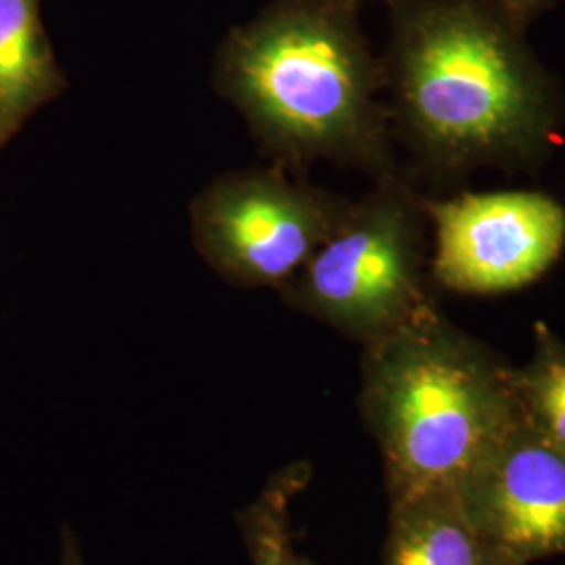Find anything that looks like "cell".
Instances as JSON below:
<instances>
[{
	"label": "cell",
	"instance_id": "obj_2",
	"mask_svg": "<svg viewBox=\"0 0 565 565\" xmlns=\"http://www.w3.org/2000/svg\"><path fill=\"white\" fill-rule=\"evenodd\" d=\"M384 61L390 124L440 168L527 160L555 103L518 21L486 0H398Z\"/></svg>",
	"mask_w": 565,
	"mask_h": 565
},
{
	"label": "cell",
	"instance_id": "obj_6",
	"mask_svg": "<svg viewBox=\"0 0 565 565\" xmlns=\"http://www.w3.org/2000/svg\"><path fill=\"white\" fill-rule=\"evenodd\" d=\"M431 275L446 289L494 296L541 279L565 247V207L541 191L465 193L424 202Z\"/></svg>",
	"mask_w": 565,
	"mask_h": 565
},
{
	"label": "cell",
	"instance_id": "obj_11",
	"mask_svg": "<svg viewBox=\"0 0 565 565\" xmlns=\"http://www.w3.org/2000/svg\"><path fill=\"white\" fill-rule=\"evenodd\" d=\"M515 387L525 422L565 452V343L548 324H534V350L515 369Z\"/></svg>",
	"mask_w": 565,
	"mask_h": 565
},
{
	"label": "cell",
	"instance_id": "obj_4",
	"mask_svg": "<svg viewBox=\"0 0 565 565\" xmlns=\"http://www.w3.org/2000/svg\"><path fill=\"white\" fill-rule=\"evenodd\" d=\"M424 202L396 174L350 202L327 242L282 287V300L369 343L422 312Z\"/></svg>",
	"mask_w": 565,
	"mask_h": 565
},
{
	"label": "cell",
	"instance_id": "obj_5",
	"mask_svg": "<svg viewBox=\"0 0 565 565\" xmlns=\"http://www.w3.org/2000/svg\"><path fill=\"white\" fill-rule=\"evenodd\" d=\"M289 170L279 163L231 170L193 198L191 239L224 281L281 291L342 221L350 200Z\"/></svg>",
	"mask_w": 565,
	"mask_h": 565
},
{
	"label": "cell",
	"instance_id": "obj_12",
	"mask_svg": "<svg viewBox=\"0 0 565 565\" xmlns=\"http://www.w3.org/2000/svg\"><path fill=\"white\" fill-rule=\"evenodd\" d=\"M494 7H499L501 11H505L509 18L518 21V23H524V21L539 15L541 11L548 9L555 0H486Z\"/></svg>",
	"mask_w": 565,
	"mask_h": 565
},
{
	"label": "cell",
	"instance_id": "obj_1",
	"mask_svg": "<svg viewBox=\"0 0 565 565\" xmlns=\"http://www.w3.org/2000/svg\"><path fill=\"white\" fill-rule=\"evenodd\" d=\"M359 0H275L224 39L212 81L273 163L335 162L394 174L384 61Z\"/></svg>",
	"mask_w": 565,
	"mask_h": 565
},
{
	"label": "cell",
	"instance_id": "obj_13",
	"mask_svg": "<svg viewBox=\"0 0 565 565\" xmlns=\"http://www.w3.org/2000/svg\"><path fill=\"white\" fill-rule=\"evenodd\" d=\"M63 565H82L78 553H76V551H72V548H67V551H65V559H63Z\"/></svg>",
	"mask_w": 565,
	"mask_h": 565
},
{
	"label": "cell",
	"instance_id": "obj_8",
	"mask_svg": "<svg viewBox=\"0 0 565 565\" xmlns=\"http://www.w3.org/2000/svg\"><path fill=\"white\" fill-rule=\"evenodd\" d=\"M385 565H522L469 522L455 488L392 501Z\"/></svg>",
	"mask_w": 565,
	"mask_h": 565
},
{
	"label": "cell",
	"instance_id": "obj_10",
	"mask_svg": "<svg viewBox=\"0 0 565 565\" xmlns=\"http://www.w3.org/2000/svg\"><path fill=\"white\" fill-rule=\"evenodd\" d=\"M308 478L306 465L282 469L243 513V536L252 565H312L296 546L291 527V505Z\"/></svg>",
	"mask_w": 565,
	"mask_h": 565
},
{
	"label": "cell",
	"instance_id": "obj_3",
	"mask_svg": "<svg viewBox=\"0 0 565 565\" xmlns=\"http://www.w3.org/2000/svg\"><path fill=\"white\" fill-rule=\"evenodd\" d=\"M361 406L390 501L457 488L522 419L515 369L434 302L364 343Z\"/></svg>",
	"mask_w": 565,
	"mask_h": 565
},
{
	"label": "cell",
	"instance_id": "obj_9",
	"mask_svg": "<svg viewBox=\"0 0 565 565\" xmlns=\"http://www.w3.org/2000/svg\"><path fill=\"white\" fill-rule=\"evenodd\" d=\"M67 78L46 36L41 0H0V153Z\"/></svg>",
	"mask_w": 565,
	"mask_h": 565
},
{
	"label": "cell",
	"instance_id": "obj_14",
	"mask_svg": "<svg viewBox=\"0 0 565 565\" xmlns=\"http://www.w3.org/2000/svg\"><path fill=\"white\" fill-rule=\"evenodd\" d=\"M387 2H390V4H394V2H398V0H387Z\"/></svg>",
	"mask_w": 565,
	"mask_h": 565
},
{
	"label": "cell",
	"instance_id": "obj_7",
	"mask_svg": "<svg viewBox=\"0 0 565 565\" xmlns=\"http://www.w3.org/2000/svg\"><path fill=\"white\" fill-rule=\"evenodd\" d=\"M455 492L469 522L520 564L565 555V452L524 415Z\"/></svg>",
	"mask_w": 565,
	"mask_h": 565
}]
</instances>
